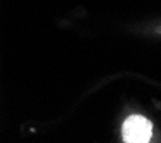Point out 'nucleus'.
Wrapping results in <instances>:
<instances>
[{"label": "nucleus", "instance_id": "nucleus-1", "mask_svg": "<svg viewBox=\"0 0 161 143\" xmlns=\"http://www.w3.org/2000/svg\"><path fill=\"white\" fill-rule=\"evenodd\" d=\"M153 137V125L144 116H130L122 125V139L127 143H147Z\"/></svg>", "mask_w": 161, "mask_h": 143}]
</instances>
